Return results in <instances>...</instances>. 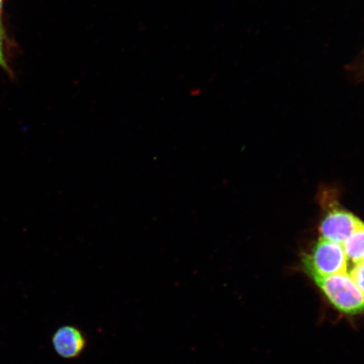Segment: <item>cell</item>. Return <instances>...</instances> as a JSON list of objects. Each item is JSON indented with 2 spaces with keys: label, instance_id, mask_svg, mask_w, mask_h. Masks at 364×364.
Wrapping results in <instances>:
<instances>
[{
  "label": "cell",
  "instance_id": "obj_1",
  "mask_svg": "<svg viewBox=\"0 0 364 364\" xmlns=\"http://www.w3.org/2000/svg\"><path fill=\"white\" fill-rule=\"evenodd\" d=\"M312 279L339 311L351 316L364 314V293L348 272Z\"/></svg>",
  "mask_w": 364,
  "mask_h": 364
},
{
  "label": "cell",
  "instance_id": "obj_2",
  "mask_svg": "<svg viewBox=\"0 0 364 364\" xmlns=\"http://www.w3.org/2000/svg\"><path fill=\"white\" fill-rule=\"evenodd\" d=\"M303 263L304 270L311 277H325L349 270L343 245L323 238L304 257Z\"/></svg>",
  "mask_w": 364,
  "mask_h": 364
},
{
  "label": "cell",
  "instance_id": "obj_3",
  "mask_svg": "<svg viewBox=\"0 0 364 364\" xmlns=\"http://www.w3.org/2000/svg\"><path fill=\"white\" fill-rule=\"evenodd\" d=\"M363 225V222L353 213L343 209H334L321 221V238L343 245Z\"/></svg>",
  "mask_w": 364,
  "mask_h": 364
},
{
  "label": "cell",
  "instance_id": "obj_4",
  "mask_svg": "<svg viewBox=\"0 0 364 364\" xmlns=\"http://www.w3.org/2000/svg\"><path fill=\"white\" fill-rule=\"evenodd\" d=\"M54 352L66 360H75L85 352L88 346L85 332L74 325H65L53 332L51 338Z\"/></svg>",
  "mask_w": 364,
  "mask_h": 364
},
{
  "label": "cell",
  "instance_id": "obj_5",
  "mask_svg": "<svg viewBox=\"0 0 364 364\" xmlns=\"http://www.w3.org/2000/svg\"><path fill=\"white\" fill-rule=\"evenodd\" d=\"M343 247L348 259L349 269L358 264L364 263V225L344 241Z\"/></svg>",
  "mask_w": 364,
  "mask_h": 364
},
{
  "label": "cell",
  "instance_id": "obj_6",
  "mask_svg": "<svg viewBox=\"0 0 364 364\" xmlns=\"http://www.w3.org/2000/svg\"><path fill=\"white\" fill-rule=\"evenodd\" d=\"M348 273L352 279L364 293V263L358 264L350 268Z\"/></svg>",
  "mask_w": 364,
  "mask_h": 364
},
{
  "label": "cell",
  "instance_id": "obj_7",
  "mask_svg": "<svg viewBox=\"0 0 364 364\" xmlns=\"http://www.w3.org/2000/svg\"><path fill=\"white\" fill-rule=\"evenodd\" d=\"M0 67L4 68V70H9V67L7 65L6 59L4 55V50H3V33L1 26H0Z\"/></svg>",
  "mask_w": 364,
  "mask_h": 364
},
{
  "label": "cell",
  "instance_id": "obj_8",
  "mask_svg": "<svg viewBox=\"0 0 364 364\" xmlns=\"http://www.w3.org/2000/svg\"><path fill=\"white\" fill-rule=\"evenodd\" d=\"M2 7H3V0H0V14H1Z\"/></svg>",
  "mask_w": 364,
  "mask_h": 364
}]
</instances>
